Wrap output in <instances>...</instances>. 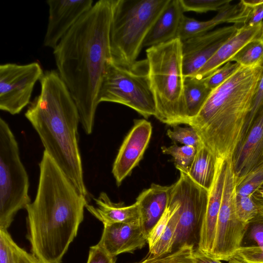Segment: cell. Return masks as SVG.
Listing matches in <instances>:
<instances>
[{"instance_id": "1", "label": "cell", "mask_w": 263, "mask_h": 263, "mask_svg": "<svg viewBox=\"0 0 263 263\" xmlns=\"http://www.w3.org/2000/svg\"><path fill=\"white\" fill-rule=\"evenodd\" d=\"M114 0H100L68 30L53 49L58 72L79 110L87 135L92 133L98 95L112 59L110 28Z\"/></svg>"}, {"instance_id": "2", "label": "cell", "mask_w": 263, "mask_h": 263, "mask_svg": "<svg viewBox=\"0 0 263 263\" xmlns=\"http://www.w3.org/2000/svg\"><path fill=\"white\" fill-rule=\"evenodd\" d=\"M39 183L27 213V238L41 263H61L84 219L87 198L44 150Z\"/></svg>"}, {"instance_id": "3", "label": "cell", "mask_w": 263, "mask_h": 263, "mask_svg": "<svg viewBox=\"0 0 263 263\" xmlns=\"http://www.w3.org/2000/svg\"><path fill=\"white\" fill-rule=\"evenodd\" d=\"M40 82V94L30 102L25 116L45 151L87 198L79 147L80 117L77 106L58 71H45Z\"/></svg>"}, {"instance_id": "4", "label": "cell", "mask_w": 263, "mask_h": 263, "mask_svg": "<svg viewBox=\"0 0 263 263\" xmlns=\"http://www.w3.org/2000/svg\"><path fill=\"white\" fill-rule=\"evenodd\" d=\"M260 65L241 66L213 89L198 115L188 125L197 132L205 146L217 157L233 159L242 139L258 81Z\"/></svg>"}, {"instance_id": "5", "label": "cell", "mask_w": 263, "mask_h": 263, "mask_svg": "<svg viewBox=\"0 0 263 263\" xmlns=\"http://www.w3.org/2000/svg\"><path fill=\"white\" fill-rule=\"evenodd\" d=\"M155 117L171 125L187 124L185 115L182 42L179 38L146 50Z\"/></svg>"}, {"instance_id": "6", "label": "cell", "mask_w": 263, "mask_h": 263, "mask_svg": "<svg viewBox=\"0 0 263 263\" xmlns=\"http://www.w3.org/2000/svg\"><path fill=\"white\" fill-rule=\"evenodd\" d=\"M170 0H114L110 28L112 59L137 61L145 39Z\"/></svg>"}, {"instance_id": "7", "label": "cell", "mask_w": 263, "mask_h": 263, "mask_svg": "<svg viewBox=\"0 0 263 263\" xmlns=\"http://www.w3.org/2000/svg\"><path fill=\"white\" fill-rule=\"evenodd\" d=\"M98 102H109L128 106L145 118L156 114L155 99L148 76L146 59L130 64L107 63L98 95Z\"/></svg>"}, {"instance_id": "8", "label": "cell", "mask_w": 263, "mask_h": 263, "mask_svg": "<svg viewBox=\"0 0 263 263\" xmlns=\"http://www.w3.org/2000/svg\"><path fill=\"white\" fill-rule=\"evenodd\" d=\"M29 181L16 138L0 118V229L8 230L17 213L31 202Z\"/></svg>"}, {"instance_id": "9", "label": "cell", "mask_w": 263, "mask_h": 263, "mask_svg": "<svg viewBox=\"0 0 263 263\" xmlns=\"http://www.w3.org/2000/svg\"><path fill=\"white\" fill-rule=\"evenodd\" d=\"M208 193V191L183 172H180L178 180L172 185L171 195L180 204L179 222L172 251L184 245L193 247L194 250L198 249Z\"/></svg>"}, {"instance_id": "10", "label": "cell", "mask_w": 263, "mask_h": 263, "mask_svg": "<svg viewBox=\"0 0 263 263\" xmlns=\"http://www.w3.org/2000/svg\"><path fill=\"white\" fill-rule=\"evenodd\" d=\"M236 178L232 160H228L216 232L210 256L228 261L242 246L248 224L238 219L235 208Z\"/></svg>"}, {"instance_id": "11", "label": "cell", "mask_w": 263, "mask_h": 263, "mask_svg": "<svg viewBox=\"0 0 263 263\" xmlns=\"http://www.w3.org/2000/svg\"><path fill=\"white\" fill-rule=\"evenodd\" d=\"M44 71L38 62L0 65V109L11 115L19 114L30 103L35 83Z\"/></svg>"}, {"instance_id": "12", "label": "cell", "mask_w": 263, "mask_h": 263, "mask_svg": "<svg viewBox=\"0 0 263 263\" xmlns=\"http://www.w3.org/2000/svg\"><path fill=\"white\" fill-rule=\"evenodd\" d=\"M237 30L233 25L181 41L184 77H194Z\"/></svg>"}, {"instance_id": "13", "label": "cell", "mask_w": 263, "mask_h": 263, "mask_svg": "<svg viewBox=\"0 0 263 263\" xmlns=\"http://www.w3.org/2000/svg\"><path fill=\"white\" fill-rule=\"evenodd\" d=\"M152 134L151 122L145 119L135 120L134 126L123 140L112 165V174L118 186L142 159Z\"/></svg>"}, {"instance_id": "14", "label": "cell", "mask_w": 263, "mask_h": 263, "mask_svg": "<svg viewBox=\"0 0 263 263\" xmlns=\"http://www.w3.org/2000/svg\"><path fill=\"white\" fill-rule=\"evenodd\" d=\"M49 16L44 46L54 49L80 17L93 6L92 0H48Z\"/></svg>"}, {"instance_id": "15", "label": "cell", "mask_w": 263, "mask_h": 263, "mask_svg": "<svg viewBox=\"0 0 263 263\" xmlns=\"http://www.w3.org/2000/svg\"><path fill=\"white\" fill-rule=\"evenodd\" d=\"M228 160L217 158L216 171L208 191L206 209L202 222L198 249L210 256L213 250L221 206Z\"/></svg>"}, {"instance_id": "16", "label": "cell", "mask_w": 263, "mask_h": 263, "mask_svg": "<svg viewBox=\"0 0 263 263\" xmlns=\"http://www.w3.org/2000/svg\"><path fill=\"white\" fill-rule=\"evenodd\" d=\"M147 243L140 219L130 222H119L104 225L98 244L108 254L115 257L123 253H133Z\"/></svg>"}, {"instance_id": "17", "label": "cell", "mask_w": 263, "mask_h": 263, "mask_svg": "<svg viewBox=\"0 0 263 263\" xmlns=\"http://www.w3.org/2000/svg\"><path fill=\"white\" fill-rule=\"evenodd\" d=\"M262 161L263 111L241 140L233 156L232 164L237 184Z\"/></svg>"}, {"instance_id": "18", "label": "cell", "mask_w": 263, "mask_h": 263, "mask_svg": "<svg viewBox=\"0 0 263 263\" xmlns=\"http://www.w3.org/2000/svg\"><path fill=\"white\" fill-rule=\"evenodd\" d=\"M171 189L172 185L164 186L153 183L136 198L141 226L147 239L167 207Z\"/></svg>"}, {"instance_id": "19", "label": "cell", "mask_w": 263, "mask_h": 263, "mask_svg": "<svg viewBox=\"0 0 263 263\" xmlns=\"http://www.w3.org/2000/svg\"><path fill=\"white\" fill-rule=\"evenodd\" d=\"M263 27V22L252 27H241L226 41L210 60L195 74L194 77L203 79L212 74L231 60L247 44L258 37Z\"/></svg>"}, {"instance_id": "20", "label": "cell", "mask_w": 263, "mask_h": 263, "mask_svg": "<svg viewBox=\"0 0 263 263\" xmlns=\"http://www.w3.org/2000/svg\"><path fill=\"white\" fill-rule=\"evenodd\" d=\"M184 13L180 0H170L146 35L143 47L148 48L178 38Z\"/></svg>"}, {"instance_id": "21", "label": "cell", "mask_w": 263, "mask_h": 263, "mask_svg": "<svg viewBox=\"0 0 263 263\" xmlns=\"http://www.w3.org/2000/svg\"><path fill=\"white\" fill-rule=\"evenodd\" d=\"M93 199L97 206L88 203L86 209L103 225L130 222L139 219V208L136 202L128 206H124L123 203H114L105 192H101Z\"/></svg>"}, {"instance_id": "22", "label": "cell", "mask_w": 263, "mask_h": 263, "mask_svg": "<svg viewBox=\"0 0 263 263\" xmlns=\"http://www.w3.org/2000/svg\"><path fill=\"white\" fill-rule=\"evenodd\" d=\"M239 9V3L235 5L226 4L218 11L215 16L205 21H198L185 16L178 37L183 41L209 32L220 24L229 23L231 19L238 13Z\"/></svg>"}, {"instance_id": "23", "label": "cell", "mask_w": 263, "mask_h": 263, "mask_svg": "<svg viewBox=\"0 0 263 263\" xmlns=\"http://www.w3.org/2000/svg\"><path fill=\"white\" fill-rule=\"evenodd\" d=\"M216 160L217 157L201 142L187 173L195 182L208 191L215 176Z\"/></svg>"}, {"instance_id": "24", "label": "cell", "mask_w": 263, "mask_h": 263, "mask_svg": "<svg viewBox=\"0 0 263 263\" xmlns=\"http://www.w3.org/2000/svg\"><path fill=\"white\" fill-rule=\"evenodd\" d=\"M212 91L206 85L204 78H185L184 100L187 125L198 115Z\"/></svg>"}, {"instance_id": "25", "label": "cell", "mask_w": 263, "mask_h": 263, "mask_svg": "<svg viewBox=\"0 0 263 263\" xmlns=\"http://www.w3.org/2000/svg\"><path fill=\"white\" fill-rule=\"evenodd\" d=\"M0 263H41L32 254L19 247L8 230L0 229Z\"/></svg>"}, {"instance_id": "26", "label": "cell", "mask_w": 263, "mask_h": 263, "mask_svg": "<svg viewBox=\"0 0 263 263\" xmlns=\"http://www.w3.org/2000/svg\"><path fill=\"white\" fill-rule=\"evenodd\" d=\"M180 206V204L173 214L159 240L149 249L148 254L159 256L172 252L179 222Z\"/></svg>"}, {"instance_id": "27", "label": "cell", "mask_w": 263, "mask_h": 263, "mask_svg": "<svg viewBox=\"0 0 263 263\" xmlns=\"http://www.w3.org/2000/svg\"><path fill=\"white\" fill-rule=\"evenodd\" d=\"M263 59V42L257 37L245 45L230 61L245 67L260 65Z\"/></svg>"}, {"instance_id": "28", "label": "cell", "mask_w": 263, "mask_h": 263, "mask_svg": "<svg viewBox=\"0 0 263 263\" xmlns=\"http://www.w3.org/2000/svg\"><path fill=\"white\" fill-rule=\"evenodd\" d=\"M164 154L171 156L174 161L175 167L180 172L187 174L194 160L197 148L187 145L179 146L177 143L166 147H161Z\"/></svg>"}, {"instance_id": "29", "label": "cell", "mask_w": 263, "mask_h": 263, "mask_svg": "<svg viewBox=\"0 0 263 263\" xmlns=\"http://www.w3.org/2000/svg\"><path fill=\"white\" fill-rule=\"evenodd\" d=\"M239 3L238 13L230 22L234 24L237 29L254 26L263 22V3L255 6L245 5L241 1Z\"/></svg>"}, {"instance_id": "30", "label": "cell", "mask_w": 263, "mask_h": 263, "mask_svg": "<svg viewBox=\"0 0 263 263\" xmlns=\"http://www.w3.org/2000/svg\"><path fill=\"white\" fill-rule=\"evenodd\" d=\"M194 252L193 247L184 245L167 254L159 256L148 254L145 258L136 263H195Z\"/></svg>"}, {"instance_id": "31", "label": "cell", "mask_w": 263, "mask_h": 263, "mask_svg": "<svg viewBox=\"0 0 263 263\" xmlns=\"http://www.w3.org/2000/svg\"><path fill=\"white\" fill-rule=\"evenodd\" d=\"M263 186V161L251 171L239 184H237V196H247L252 195Z\"/></svg>"}, {"instance_id": "32", "label": "cell", "mask_w": 263, "mask_h": 263, "mask_svg": "<svg viewBox=\"0 0 263 263\" xmlns=\"http://www.w3.org/2000/svg\"><path fill=\"white\" fill-rule=\"evenodd\" d=\"M179 205V201L172 197L170 193L169 202L166 209L148 236L147 243L149 249L152 248L159 240L172 216Z\"/></svg>"}, {"instance_id": "33", "label": "cell", "mask_w": 263, "mask_h": 263, "mask_svg": "<svg viewBox=\"0 0 263 263\" xmlns=\"http://www.w3.org/2000/svg\"><path fill=\"white\" fill-rule=\"evenodd\" d=\"M166 132L168 137L175 143H179L183 145L194 146L198 148L202 141L197 131L192 127H182L179 125L172 126Z\"/></svg>"}, {"instance_id": "34", "label": "cell", "mask_w": 263, "mask_h": 263, "mask_svg": "<svg viewBox=\"0 0 263 263\" xmlns=\"http://www.w3.org/2000/svg\"><path fill=\"white\" fill-rule=\"evenodd\" d=\"M235 208L237 217L242 222L248 224L257 215L259 209L252 196L236 195Z\"/></svg>"}, {"instance_id": "35", "label": "cell", "mask_w": 263, "mask_h": 263, "mask_svg": "<svg viewBox=\"0 0 263 263\" xmlns=\"http://www.w3.org/2000/svg\"><path fill=\"white\" fill-rule=\"evenodd\" d=\"M261 65L262 71L256 89L251 111L244 128L241 140L250 129L256 119L263 111V59Z\"/></svg>"}, {"instance_id": "36", "label": "cell", "mask_w": 263, "mask_h": 263, "mask_svg": "<svg viewBox=\"0 0 263 263\" xmlns=\"http://www.w3.org/2000/svg\"><path fill=\"white\" fill-rule=\"evenodd\" d=\"M231 0H180L183 10L204 13L210 11H219Z\"/></svg>"}, {"instance_id": "37", "label": "cell", "mask_w": 263, "mask_h": 263, "mask_svg": "<svg viewBox=\"0 0 263 263\" xmlns=\"http://www.w3.org/2000/svg\"><path fill=\"white\" fill-rule=\"evenodd\" d=\"M241 66L236 62H227L212 74L204 78L206 85L213 90L232 76Z\"/></svg>"}, {"instance_id": "38", "label": "cell", "mask_w": 263, "mask_h": 263, "mask_svg": "<svg viewBox=\"0 0 263 263\" xmlns=\"http://www.w3.org/2000/svg\"><path fill=\"white\" fill-rule=\"evenodd\" d=\"M250 238L257 246L263 247V210H259L256 217L248 224Z\"/></svg>"}, {"instance_id": "39", "label": "cell", "mask_w": 263, "mask_h": 263, "mask_svg": "<svg viewBox=\"0 0 263 263\" xmlns=\"http://www.w3.org/2000/svg\"><path fill=\"white\" fill-rule=\"evenodd\" d=\"M87 263H116V259L97 243L90 247Z\"/></svg>"}, {"instance_id": "40", "label": "cell", "mask_w": 263, "mask_h": 263, "mask_svg": "<svg viewBox=\"0 0 263 263\" xmlns=\"http://www.w3.org/2000/svg\"><path fill=\"white\" fill-rule=\"evenodd\" d=\"M194 256L195 263H222L221 260L205 254L198 249L194 250Z\"/></svg>"}, {"instance_id": "41", "label": "cell", "mask_w": 263, "mask_h": 263, "mask_svg": "<svg viewBox=\"0 0 263 263\" xmlns=\"http://www.w3.org/2000/svg\"><path fill=\"white\" fill-rule=\"evenodd\" d=\"M228 261L229 263H250L245 260L237 253L233 255Z\"/></svg>"}, {"instance_id": "42", "label": "cell", "mask_w": 263, "mask_h": 263, "mask_svg": "<svg viewBox=\"0 0 263 263\" xmlns=\"http://www.w3.org/2000/svg\"><path fill=\"white\" fill-rule=\"evenodd\" d=\"M258 38L262 41L263 42V27H262V31L261 32V33L260 34V35L259 36Z\"/></svg>"}]
</instances>
